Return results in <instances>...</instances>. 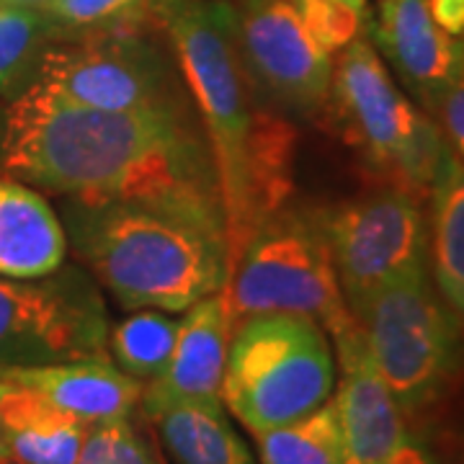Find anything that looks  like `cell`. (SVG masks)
<instances>
[{
    "label": "cell",
    "instance_id": "cell-1",
    "mask_svg": "<svg viewBox=\"0 0 464 464\" xmlns=\"http://www.w3.org/2000/svg\"><path fill=\"white\" fill-rule=\"evenodd\" d=\"M0 170L65 199L166 207L225 227L212 152L188 109L99 111L29 83L0 111Z\"/></svg>",
    "mask_w": 464,
    "mask_h": 464
},
{
    "label": "cell",
    "instance_id": "cell-2",
    "mask_svg": "<svg viewBox=\"0 0 464 464\" xmlns=\"http://www.w3.org/2000/svg\"><path fill=\"white\" fill-rule=\"evenodd\" d=\"M215 163L230 264L256 227L289 204L297 132L258 103L225 0H168L158 16Z\"/></svg>",
    "mask_w": 464,
    "mask_h": 464
},
{
    "label": "cell",
    "instance_id": "cell-3",
    "mask_svg": "<svg viewBox=\"0 0 464 464\" xmlns=\"http://www.w3.org/2000/svg\"><path fill=\"white\" fill-rule=\"evenodd\" d=\"M63 227L124 310L183 313L230 274L225 227L166 207L67 199Z\"/></svg>",
    "mask_w": 464,
    "mask_h": 464
},
{
    "label": "cell",
    "instance_id": "cell-4",
    "mask_svg": "<svg viewBox=\"0 0 464 464\" xmlns=\"http://www.w3.org/2000/svg\"><path fill=\"white\" fill-rule=\"evenodd\" d=\"M328 109L380 186L429 199L447 158L439 124L395 83L382 54L356 36L333 60Z\"/></svg>",
    "mask_w": 464,
    "mask_h": 464
},
{
    "label": "cell",
    "instance_id": "cell-5",
    "mask_svg": "<svg viewBox=\"0 0 464 464\" xmlns=\"http://www.w3.org/2000/svg\"><path fill=\"white\" fill-rule=\"evenodd\" d=\"M335 353L325 328L302 315H250L235 323L222 405L253 436L333 398Z\"/></svg>",
    "mask_w": 464,
    "mask_h": 464
},
{
    "label": "cell",
    "instance_id": "cell-6",
    "mask_svg": "<svg viewBox=\"0 0 464 464\" xmlns=\"http://www.w3.org/2000/svg\"><path fill=\"white\" fill-rule=\"evenodd\" d=\"M225 292L235 320L302 315L320 323L328 338L356 325L317 212L289 204L264 219L235 256Z\"/></svg>",
    "mask_w": 464,
    "mask_h": 464
},
{
    "label": "cell",
    "instance_id": "cell-7",
    "mask_svg": "<svg viewBox=\"0 0 464 464\" xmlns=\"http://www.w3.org/2000/svg\"><path fill=\"white\" fill-rule=\"evenodd\" d=\"M356 323L405 418L433 408L462 372L464 320L439 295L429 266L382 286Z\"/></svg>",
    "mask_w": 464,
    "mask_h": 464
},
{
    "label": "cell",
    "instance_id": "cell-8",
    "mask_svg": "<svg viewBox=\"0 0 464 464\" xmlns=\"http://www.w3.org/2000/svg\"><path fill=\"white\" fill-rule=\"evenodd\" d=\"M34 85L57 99L99 111L191 109L181 70L140 32L85 34L50 44L34 70Z\"/></svg>",
    "mask_w": 464,
    "mask_h": 464
},
{
    "label": "cell",
    "instance_id": "cell-9",
    "mask_svg": "<svg viewBox=\"0 0 464 464\" xmlns=\"http://www.w3.org/2000/svg\"><path fill=\"white\" fill-rule=\"evenodd\" d=\"M109 315L96 282L81 268L42 279L0 276V372L109 359Z\"/></svg>",
    "mask_w": 464,
    "mask_h": 464
},
{
    "label": "cell",
    "instance_id": "cell-10",
    "mask_svg": "<svg viewBox=\"0 0 464 464\" xmlns=\"http://www.w3.org/2000/svg\"><path fill=\"white\" fill-rule=\"evenodd\" d=\"M351 315L382 286L429 266L423 201L392 186H377L317 212Z\"/></svg>",
    "mask_w": 464,
    "mask_h": 464
},
{
    "label": "cell",
    "instance_id": "cell-11",
    "mask_svg": "<svg viewBox=\"0 0 464 464\" xmlns=\"http://www.w3.org/2000/svg\"><path fill=\"white\" fill-rule=\"evenodd\" d=\"M235 18L253 83L302 114L328 109L335 54L317 42L289 0H243Z\"/></svg>",
    "mask_w": 464,
    "mask_h": 464
},
{
    "label": "cell",
    "instance_id": "cell-12",
    "mask_svg": "<svg viewBox=\"0 0 464 464\" xmlns=\"http://www.w3.org/2000/svg\"><path fill=\"white\" fill-rule=\"evenodd\" d=\"M335 353V413L346 464H380L411 436L408 418L374 364L362 325L331 338Z\"/></svg>",
    "mask_w": 464,
    "mask_h": 464
},
{
    "label": "cell",
    "instance_id": "cell-13",
    "mask_svg": "<svg viewBox=\"0 0 464 464\" xmlns=\"http://www.w3.org/2000/svg\"><path fill=\"white\" fill-rule=\"evenodd\" d=\"M235 323L225 286L183 310L168 364L142 387L140 405L148 418L181 402H222V377Z\"/></svg>",
    "mask_w": 464,
    "mask_h": 464
},
{
    "label": "cell",
    "instance_id": "cell-14",
    "mask_svg": "<svg viewBox=\"0 0 464 464\" xmlns=\"http://www.w3.org/2000/svg\"><path fill=\"white\" fill-rule=\"evenodd\" d=\"M374 34L382 60L398 70L423 111L451 81L464 75L462 42L433 21L429 0H380Z\"/></svg>",
    "mask_w": 464,
    "mask_h": 464
},
{
    "label": "cell",
    "instance_id": "cell-15",
    "mask_svg": "<svg viewBox=\"0 0 464 464\" xmlns=\"http://www.w3.org/2000/svg\"><path fill=\"white\" fill-rule=\"evenodd\" d=\"M0 380L16 382L75 415L85 426L130 418L142 398V382L121 372L111 359H83L63 364L5 369Z\"/></svg>",
    "mask_w": 464,
    "mask_h": 464
},
{
    "label": "cell",
    "instance_id": "cell-16",
    "mask_svg": "<svg viewBox=\"0 0 464 464\" xmlns=\"http://www.w3.org/2000/svg\"><path fill=\"white\" fill-rule=\"evenodd\" d=\"M63 219L34 186L0 179V276L42 279L65 264Z\"/></svg>",
    "mask_w": 464,
    "mask_h": 464
},
{
    "label": "cell",
    "instance_id": "cell-17",
    "mask_svg": "<svg viewBox=\"0 0 464 464\" xmlns=\"http://www.w3.org/2000/svg\"><path fill=\"white\" fill-rule=\"evenodd\" d=\"M0 423L11 464H75L85 426L34 390L0 380Z\"/></svg>",
    "mask_w": 464,
    "mask_h": 464
},
{
    "label": "cell",
    "instance_id": "cell-18",
    "mask_svg": "<svg viewBox=\"0 0 464 464\" xmlns=\"http://www.w3.org/2000/svg\"><path fill=\"white\" fill-rule=\"evenodd\" d=\"M429 258L433 284L464 320V163L449 150L431 186Z\"/></svg>",
    "mask_w": 464,
    "mask_h": 464
},
{
    "label": "cell",
    "instance_id": "cell-19",
    "mask_svg": "<svg viewBox=\"0 0 464 464\" xmlns=\"http://www.w3.org/2000/svg\"><path fill=\"white\" fill-rule=\"evenodd\" d=\"M150 420L176 464H256L222 402H181Z\"/></svg>",
    "mask_w": 464,
    "mask_h": 464
},
{
    "label": "cell",
    "instance_id": "cell-20",
    "mask_svg": "<svg viewBox=\"0 0 464 464\" xmlns=\"http://www.w3.org/2000/svg\"><path fill=\"white\" fill-rule=\"evenodd\" d=\"M261 464H346L333 398L292 423L256 433Z\"/></svg>",
    "mask_w": 464,
    "mask_h": 464
},
{
    "label": "cell",
    "instance_id": "cell-21",
    "mask_svg": "<svg viewBox=\"0 0 464 464\" xmlns=\"http://www.w3.org/2000/svg\"><path fill=\"white\" fill-rule=\"evenodd\" d=\"M179 320L163 310H137L109 331V359L121 372L150 382L163 372L176 346Z\"/></svg>",
    "mask_w": 464,
    "mask_h": 464
},
{
    "label": "cell",
    "instance_id": "cell-22",
    "mask_svg": "<svg viewBox=\"0 0 464 464\" xmlns=\"http://www.w3.org/2000/svg\"><path fill=\"white\" fill-rule=\"evenodd\" d=\"M54 34L60 32L44 11L0 3V93H18L32 83Z\"/></svg>",
    "mask_w": 464,
    "mask_h": 464
},
{
    "label": "cell",
    "instance_id": "cell-23",
    "mask_svg": "<svg viewBox=\"0 0 464 464\" xmlns=\"http://www.w3.org/2000/svg\"><path fill=\"white\" fill-rule=\"evenodd\" d=\"M168 0H50L44 14L57 32L109 34L137 32L145 21H158Z\"/></svg>",
    "mask_w": 464,
    "mask_h": 464
},
{
    "label": "cell",
    "instance_id": "cell-24",
    "mask_svg": "<svg viewBox=\"0 0 464 464\" xmlns=\"http://www.w3.org/2000/svg\"><path fill=\"white\" fill-rule=\"evenodd\" d=\"M75 464H158V459L130 418H114L88 426Z\"/></svg>",
    "mask_w": 464,
    "mask_h": 464
},
{
    "label": "cell",
    "instance_id": "cell-25",
    "mask_svg": "<svg viewBox=\"0 0 464 464\" xmlns=\"http://www.w3.org/2000/svg\"><path fill=\"white\" fill-rule=\"evenodd\" d=\"M307 29L331 52H338L353 42L362 32V21L369 0H289Z\"/></svg>",
    "mask_w": 464,
    "mask_h": 464
},
{
    "label": "cell",
    "instance_id": "cell-26",
    "mask_svg": "<svg viewBox=\"0 0 464 464\" xmlns=\"http://www.w3.org/2000/svg\"><path fill=\"white\" fill-rule=\"evenodd\" d=\"M429 114L444 134L447 148L464 163V75H459L436 96Z\"/></svg>",
    "mask_w": 464,
    "mask_h": 464
},
{
    "label": "cell",
    "instance_id": "cell-27",
    "mask_svg": "<svg viewBox=\"0 0 464 464\" xmlns=\"http://www.w3.org/2000/svg\"><path fill=\"white\" fill-rule=\"evenodd\" d=\"M380 464H441L436 459L431 449L426 447L423 441H418L413 436H408L387 459H382Z\"/></svg>",
    "mask_w": 464,
    "mask_h": 464
},
{
    "label": "cell",
    "instance_id": "cell-28",
    "mask_svg": "<svg viewBox=\"0 0 464 464\" xmlns=\"http://www.w3.org/2000/svg\"><path fill=\"white\" fill-rule=\"evenodd\" d=\"M0 3H5V5H21V8H39V11H44L50 0H0Z\"/></svg>",
    "mask_w": 464,
    "mask_h": 464
},
{
    "label": "cell",
    "instance_id": "cell-29",
    "mask_svg": "<svg viewBox=\"0 0 464 464\" xmlns=\"http://www.w3.org/2000/svg\"><path fill=\"white\" fill-rule=\"evenodd\" d=\"M0 464H11L8 447H5V433H3V423H0Z\"/></svg>",
    "mask_w": 464,
    "mask_h": 464
},
{
    "label": "cell",
    "instance_id": "cell-30",
    "mask_svg": "<svg viewBox=\"0 0 464 464\" xmlns=\"http://www.w3.org/2000/svg\"><path fill=\"white\" fill-rule=\"evenodd\" d=\"M459 42H462V67H464V34L459 36Z\"/></svg>",
    "mask_w": 464,
    "mask_h": 464
}]
</instances>
